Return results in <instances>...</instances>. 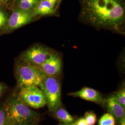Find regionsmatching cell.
<instances>
[{
	"mask_svg": "<svg viewBox=\"0 0 125 125\" xmlns=\"http://www.w3.org/2000/svg\"><path fill=\"white\" fill-rule=\"evenodd\" d=\"M79 20L97 29L125 34L124 0H79Z\"/></svg>",
	"mask_w": 125,
	"mask_h": 125,
	"instance_id": "1",
	"label": "cell"
},
{
	"mask_svg": "<svg viewBox=\"0 0 125 125\" xmlns=\"http://www.w3.org/2000/svg\"><path fill=\"white\" fill-rule=\"evenodd\" d=\"M10 125L35 122L40 117L39 114L12 96L7 100L3 105Z\"/></svg>",
	"mask_w": 125,
	"mask_h": 125,
	"instance_id": "2",
	"label": "cell"
},
{
	"mask_svg": "<svg viewBox=\"0 0 125 125\" xmlns=\"http://www.w3.org/2000/svg\"><path fill=\"white\" fill-rule=\"evenodd\" d=\"M45 75L32 64L23 61L16 69V77L18 87L37 86L40 87Z\"/></svg>",
	"mask_w": 125,
	"mask_h": 125,
	"instance_id": "3",
	"label": "cell"
},
{
	"mask_svg": "<svg viewBox=\"0 0 125 125\" xmlns=\"http://www.w3.org/2000/svg\"><path fill=\"white\" fill-rule=\"evenodd\" d=\"M40 88L50 112L54 113L61 107V88L58 77L45 75Z\"/></svg>",
	"mask_w": 125,
	"mask_h": 125,
	"instance_id": "4",
	"label": "cell"
},
{
	"mask_svg": "<svg viewBox=\"0 0 125 125\" xmlns=\"http://www.w3.org/2000/svg\"><path fill=\"white\" fill-rule=\"evenodd\" d=\"M16 97L21 103L30 108L39 109L46 105L44 94L40 88L37 86L20 88Z\"/></svg>",
	"mask_w": 125,
	"mask_h": 125,
	"instance_id": "5",
	"label": "cell"
},
{
	"mask_svg": "<svg viewBox=\"0 0 125 125\" xmlns=\"http://www.w3.org/2000/svg\"><path fill=\"white\" fill-rule=\"evenodd\" d=\"M52 52L41 45H35L27 50L22 54L23 61L38 66L45 62Z\"/></svg>",
	"mask_w": 125,
	"mask_h": 125,
	"instance_id": "6",
	"label": "cell"
},
{
	"mask_svg": "<svg viewBox=\"0 0 125 125\" xmlns=\"http://www.w3.org/2000/svg\"><path fill=\"white\" fill-rule=\"evenodd\" d=\"M62 61L58 54L52 52L41 65L36 66L45 75L57 77L62 71Z\"/></svg>",
	"mask_w": 125,
	"mask_h": 125,
	"instance_id": "7",
	"label": "cell"
},
{
	"mask_svg": "<svg viewBox=\"0 0 125 125\" xmlns=\"http://www.w3.org/2000/svg\"><path fill=\"white\" fill-rule=\"evenodd\" d=\"M34 18L32 11L18 9L8 18L7 26L9 30H15L31 22Z\"/></svg>",
	"mask_w": 125,
	"mask_h": 125,
	"instance_id": "8",
	"label": "cell"
},
{
	"mask_svg": "<svg viewBox=\"0 0 125 125\" xmlns=\"http://www.w3.org/2000/svg\"><path fill=\"white\" fill-rule=\"evenodd\" d=\"M68 95L95 103L103 107L105 105V99L103 98L101 93L96 90L89 87H84L78 91L69 93Z\"/></svg>",
	"mask_w": 125,
	"mask_h": 125,
	"instance_id": "9",
	"label": "cell"
},
{
	"mask_svg": "<svg viewBox=\"0 0 125 125\" xmlns=\"http://www.w3.org/2000/svg\"><path fill=\"white\" fill-rule=\"evenodd\" d=\"M104 106L107 108L108 113L111 115L116 121H119L125 117V108L116 101L114 95L105 99Z\"/></svg>",
	"mask_w": 125,
	"mask_h": 125,
	"instance_id": "10",
	"label": "cell"
},
{
	"mask_svg": "<svg viewBox=\"0 0 125 125\" xmlns=\"http://www.w3.org/2000/svg\"><path fill=\"white\" fill-rule=\"evenodd\" d=\"M57 8L47 0H40L32 11L34 17L51 15L55 13Z\"/></svg>",
	"mask_w": 125,
	"mask_h": 125,
	"instance_id": "11",
	"label": "cell"
},
{
	"mask_svg": "<svg viewBox=\"0 0 125 125\" xmlns=\"http://www.w3.org/2000/svg\"><path fill=\"white\" fill-rule=\"evenodd\" d=\"M53 113L57 119L61 123L70 124L75 121L74 118L65 108L61 107L58 108Z\"/></svg>",
	"mask_w": 125,
	"mask_h": 125,
	"instance_id": "12",
	"label": "cell"
},
{
	"mask_svg": "<svg viewBox=\"0 0 125 125\" xmlns=\"http://www.w3.org/2000/svg\"><path fill=\"white\" fill-rule=\"evenodd\" d=\"M39 1L40 0H18V9L32 11Z\"/></svg>",
	"mask_w": 125,
	"mask_h": 125,
	"instance_id": "13",
	"label": "cell"
},
{
	"mask_svg": "<svg viewBox=\"0 0 125 125\" xmlns=\"http://www.w3.org/2000/svg\"><path fill=\"white\" fill-rule=\"evenodd\" d=\"M99 125H115V120L109 113H106L101 117L98 122Z\"/></svg>",
	"mask_w": 125,
	"mask_h": 125,
	"instance_id": "14",
	"label": "cell"
},
{
	"mask_svg": "<svg viewBox=\"0 0 125 125\" xmlns=\"http://www.w3.org/2000/svg\"><path fill=\"white\" fill-rule=\"evenodd\" d=\"M116 101L119 103L121 105L125 108V87L122 88L118 91L114 95Z\"/></svg>",
	"mask_w": 125,
	"mask_h": 125,
	"instance_id": "15",
	"label": "cell"
},
{
	"mask_svg": "<svg viewBox=\"0 0 125 125\" xmlns=\"http://www.w3.org/2000/svg\"><path fill=\"white\" fill-rule=\"evenodd\" d=\"M84 118L88 125H94L97 121L96 114L93 111L86 112Z\"/></svg>",
	"mask_w": 125,
	"mask_h": 125,
	"instance_id": "16",
	"label": "cell"
},
{
	"mask_svg": "<svg viewBox=\"0 0 125 125\" xmlns=\"http://www.w3.org/2000/svg\"><path fill=\"white\" fill-rule=\"evenodd\" d=\"M0 125H10L3 106H0Z\"/></svg>",
	"mask_w": 125,
	"mask_h": 125,
	"instance_id": "17",
	"label": "cell"
},
{
	"mask_svg": "<svg viewBox=\"0 0 125 125\" xmlns=\"http://www.w3.org/2000/svg\"><path fill=\"white\" fill-rule=\"evenodd\" d=\"M8 18L6 13L0 10V29L7 25Z\"/></svg>",
	"mask_w": 125,
	"mask_h": 125,
	"instance_id": "18",
	"label": "cell"
},
{
	"mask_svg": "<svg viewBox=\"0 0 125 125\" xmlns=\"http://www.w3.org/2000/svg\"><path fill=\"white\" fill-rule=\"evenodd\" d=\"M74 125H88L84 117H81L74 122Z\"/></svg>",
	"mask_w": 125,
	"mask_h": 125,
	"instance_id": "19",
	"label": "cell"
},
{
	"mask_svg": "<svg viewBox=\"0 0 125 125\" xmlns=\"http://www.w3.org/2000/svg\"><path fill=\"white\" fill-rule=\"evenodd\" d=\"M48 1L50 2L55 7H56L58 8V5L59 3L60 2L59 0H47Z\"/></svg>",
	"mask_w": 125,
	"mask_h": 125,
	"instance_id": "20",
	"label": "cell"
},
{
	"mask_svg": "<svg viewBox=\"0 0 125 125\" xmlns=\"http://www.w3.org/2000/svg\"><path fill=\"white\" fill-rule=\"evenodd\" d=\"M5 89L4 85L0 83V98L1 97Z\"/></svg>",
	"mask_w": 125,
	"mask_h": 125,
	"instance_id": "21",
	"label": "cell"
},
{
	"mask_svg": "<svg viewBox=\"0 0 125 125\" xmlns=\"http://www.w3.org/2000/svg\"><path fill=\"white\" fill-rule=\"evenodd\" d=\"M14 125H37L35 122H28V123H21L18 124Z\"/></svg>",
	"mask_w": 125,
	"mask_h": 125,
	"instance_id": "22",
	"label": "cell"
},
{
	"mask_svg": "<svg viewBox=\"0 0 125 125\" xmlns=\"http://www.w3.org/2000/svg\"><path fill=\"white\" fill-rule=\"evenodd\" d=\"M119 121L120 122L119 125H125V116L122 118Z\"/></svg>",
	"mask_w": 125,
	"mask_h": 125,
	"instance_id": "23",
	"label": "cell"
},
{
	"mask_svg": "<svg viewBox=\"0 0 125 125\" xmlns=\"http://www.w3.org/2000/svg\"><path fill=\"white\" fill-rule=\"evenodd\" d=\"M7 0H0V5L4 4L6 2Z\"/></svg>",
	"mask_w": 125,
	"mask_h": 125,
	"instance_id": "24",
	"label": "cell"
},
{
	"mask_svg": "<svg viewBox=\"0 0 125 125\" xmlns=\"http://www.w3.org/2000/svg\"><path fill=\"white\" fill-rule=\"evenodd\" d=\"M60 125H74V122H73V123H70V124H63V123H61Z\"/></svg>",
	"mask_w": 125,
	"mask_h": 125,
	"instance_id": "25",
	"label": "cell"
},
{
	"mask_svg": "<svg viewBox=\"0 0 125 125\" xmlns=\"http://www.w3.org/2000/svg\"><path fill=\"white\" fill-rule=\"evenodd\" d=\"M61 0H59V1H60H60H61Z\"/></svg>",
	"mask_w": 125,
	"mask_h": 125,
	"instance_id": "26",
	"label": "cell"
}]
</instances>
